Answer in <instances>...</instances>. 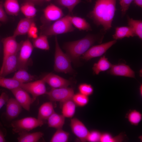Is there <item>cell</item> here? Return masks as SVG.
I'll list each match as a JSON object with an SVG mask.
<instances>
[{
    "label": "cell",
    "instance_id": "obj_1",
    "mask_svg": "<svg viewBox=\"0 0 142 142\" xmlns=\"http://www.w3.org/2000/svg\"><path fill=\"white\" fill-rule=\"evenodd\" d=\"M116 0H97L94 7L88 16L106 33L112 27L115 12Z\"/></svg>",
    "mask_w": 142,
    "mask_h": 142
},
{
    "label": "cell",
    "instance_id": "obj_2",
    "mask_svg": "<svg viewBox=\"0 0 142 142\" xmlns=\"http://www.w3.org/2000/svg\"><path fill=\"white\" fill-rule=\"evenodd\" d=\"M106 33L101 29L97 34H88L80 39L67 42L64 48L71 61L78 63L81 56L95 43H102Z\"/></svg>",
    "mask_w": 142,
    "mask_h": 142
},
{
    "label": "cell",
    "instance_id": "obj_3",
    "mask_svg": "<svg viewBox=\"0 0 142 142\" xmlns=\"http://www.w3.org/2000/svg\"><path fill=\"white\" fill-rule=\"evenodd\" d=\"M69 16L68 14L54 22L52 24L44 26L41 34L48 36L73 31L75 28L70 21Z\"/></svg>",
    "mask_w": 142,
    "mask_h": 142
},
{
    "label": "cell",
    "instance_id": "obj_4",
    "mask_svg": "<svg viewBox=\"0 0 142 142\" xmlns=\"http://www.w3.org/2000/svg\"><path fill=\"white\" fill-rule=\"evenodd\" d=\"M55 42L54 70L57 72L66 73H72L73 70L71 65V60L60 48L56 36L55 38Z\"/></svg>",
    "mask_w": 142,
    "mask_h": 142
},
{
    "label": "cell",
    "instance_id": "obj_5",
    "mask_svg": "<svg viewBox=\"0 0 142 142\" xmlns=\"http://www.w3.org/2000/svg\"><path fill=\"white\" fill-rule=\"evenodd\" d=\"M44 121L35 118L27 117L13 121L10 126L12 127L14 133H19L22 132H28L37 127L42 126L44 124Z\"/></svg>",
    "mask_w": 142,
    "mask_h": 142
},
{
    "label": "cell",
    "instance_id": "obj_6",
    "mask_svg": "<svg viewBox=\"0 0 142 142\" xmlns=\"http://www.w3.org/2000/svg\"><path fill=\"white\" fill-rule=\"evenodd\" d=\"M6 111L2 115V120L5 126H8L9 123L17 117L22 110V107L15 98H9L7 102Z\"/></svg>",
    "mask_w": 142,
    "mask_h": 142
},
{
    "label": "cell",
    "instance_id": "obj_7",
    "mask_svg": "<svg viewBox=\"0 0 142 142\" xmlns=\"http://www.w3.org/2000/svg\"><path fill=\"white\" fill-rule=\"evenodd\" d=\"M34 48L33 44L29 39L21 42L18 55V70L27 69L28 60Z\"/></svg>",
    "mask_w": 142,
    "mask_h": 142
},
{
    "label": "cell",
    "instance_id": "obj_8",
    "mask_svg": "<svg viewBox=\"0 0 142 142\" xmlns=\"http://www.w3.org/2000/svg\"><path fill=\"white\" fill-rule=\"evenodd\" d=\"M116 42L117 40L114 39L92 46L82 55L80 58L85 60L88 61L92 58L101 56Z\"/></svg>",
    "mask_w": 142,
    "mask_h": 142
},
{
    "label": "cell",
    "instance_id": "obj_9",
    "mask_svg": "<svg viewBox=\"0 0 142 142\" xmlns=\"http://www.w3.org/2000/svg\"><path fill=\"white\" fill-rule=\"evenodd\" d=\"M74 90L67 87L52 88L47 92L46 94L50 100L63 103L68 100L72 99L74 94Z\"/></svg>",
    "mask_w": 142,
    "mask_h": 142
},
{
    "label": "cell",
    "instance_id": "obj_10",
    "mask_svg": "<svg viewBox=\"0 0 142 142\" xmlns=\"http://www.w3.org/2000/svg\"><path fill=\"white\" fill-rule=\"evenodd\" d=\"M45 83L42 79L33 82L22 83L20 87L31 94L33 102L38 96L46 94L47 92Z\"/></svg>",
    "mask_w": 142,
    "mask_h": 142
},
{
    "label": "cell",
    "instance_id": "obj_11",
    "mask_svg": "<svg viewBox=\"0 0 142 142\" xmlns=\"http://www.w3.org/2000/svg\"><path fill=\"white\" fill-rule=\"evenodd\" d=\"M1 42L3 46L2 65L8 57L18 52L21 46V42L18 43L16 39V37L13 36L3 38Z\"/></svg>",
    "mask_w": 142,
    "mask_h": 142
},
{
    "label": "cell",
    "instance_id": "obj_12",
    "mask_svg": "<svg viewBox=\"0 0 142 142\" xmlns=\"http://www.w3.org/2000/svg\"><path fill=\"white\" fill-rule=\"evenodd\" d=\"M43 21L46 24L55 22L63 17L64 13L61 8L55 4L51 3L43 10Z\"/></svg>",
    "mask_w": 142,
    "mask_h": 142
},
{
    "label": "cell",
    "instance_id": "obj_13",
    "mask_svg": "<svg viewBox=\"0 0 142 142\" xmlns=\"http://www.w3.org/2000/svg\"><path fill=\"white\" fill-rule=\"evenodd\" d=\"M11 90L22 107L29 111L31 105L33 102L32 98L30 97L28 93L20 87Z\"/></svg>",
    "mask_w": 142,
    "mask_h": 142
},
{
    "label": "cell",
    "instance_id": "obj_14",
    "mask_svg": "<svg viewBox=\"0 0 142 142\" xmlns=\"http://www.w3.org/2000/svg\"><path fill=\"white\" fill-rule=\"evenodd\" d=\"M70 126L73 133L82 142L87 141L89 132L83 123L76 118L70 120Z\"/></svg>",
    "mask_w": 142,
    "mask_h": 142
},
{
    "label": "cell",
    "instance_id": "obj_15",
    "mask_svg": "<svg viewBox=\"0 0 142 142\" xmlns=\"http://www.w3.org/2000/svg\"><path fill=\"white\" fill-rule=\"evenodd\" d=\"M18 52L12 54L6 59L0 69V76L5 77L18 70Z\"/></svg>",
    "mask_w": 142,
    "mask_h": 142
},
{
    "label": "cell",
    "instance_id": "obj_16",
    "mask_svg": "<svg viewBox=\"0 0 142 142\" xmlns=\"http://www.w3.org/2000/svg\"><path fill=\"white\" fill-rule=\"evenodd\" d=\"M108 72L114 76L135 78L134 71L129 66L124 63L112 65Z\"/></svg>",
    "mask_w": 142,
    "mask_h": 142
},
{
    "label": "cell",
    "instance_id": "obj_17",
    "mask_svg": "<svg viewBox=\"0 0 142 142\" xmlns=\"http://www.w3.org/2000/svg\"><path fill=\"white\" fill-rule=\"evenodd\" d=\"M42 79L52 88L67 87L71 84L69 80L52 73L46 75Z\"/></svg>",
    "mask_w": 142,
    "mask_h": 142
},
{
    "label": "cell",
    "instance_id": "obj_18",
    "mask_svg": "<svg viewBox=\"0 0 142 142\" xmlns=\"http://www.w3.org/2000/svg\"><path fill=\"white\" fill-rule=\"evenodd\" d=\"M34 22V18L26 17L22 19L19 22L12 36L16 38L18 36L27 34L31 25Z\"/></svg>",
    "mask_w": 142,
    "mask_h": 142
},
{
    "label": "cell",
    "instance_id": "obj_19",
    "mask_svg": "<svg viewBox=\"0 0 142 142\" xmlns=\"http://www.w3.org/2000/svg\"><path fill=\"white\" fill-rule=\"evenodd\" d=\"M55 112L53 105L51 102H45L40 107L38 110L37 118L44 121Z\"/></svg>",
    "mask_w": 142,
    "mask_h": 142
},
{
    "label": "cell",
    "instance_id": "obj_20",
    "mask_svg": "<svg viewBox=\"0 0 142 142\" xmlns=\"http://www.w3.org/2000/svg\"><path fill=\"white\" fill-rule=\"evenodd\" d=\"M136 36L132 28L129 26L117 27L115 28L114 34L112 35L113 39H121L125 37Z\"/></svg>",
    "mask_w": 142,
    "mask_h": 142
},
{
    "label": "cell",
    "instance_id": "obj_21",
    "mask_svg": "<svg viewBox=\"0 0 142 142\" xmlns=\"http://www.w3.org/2000/svg\"><path fill=\"white\" fill-rule=\"evenodd\" d=\"M17 139L19 142H36L43 136V133L40 131L33 133L24 132L18 133Z\"/></svg>",
    "mask_w": 142,
    "mask_h": 142
},
{
    "label": "cell",
    "instance_id": "obj_22",
    "mask_svg": "<svg viewBox=\"0 0 142 142\" xmlns=\"http://www.w3.org/2000/svg\"><path fill=\"white\" fill-rule=\"evenodd\" d=\"M112 64L109 61L105 55L101 57L98 62L95 63L92 68L93 73L98 75L100 72L110 69Z\"/></svg>",
    "mask_w": 142,
    "mask_h": 142
},
{
    "label": "cell",
    "instance_id": "obj_23",
    "mask_svg": "<svg viewBox=\"0 0 142 142\" xmlns=\"http://www.w3.org/2000/svg\"><path fill=\"white\" fill-rule=\"evenodd\" d=\"M65 117L62 114L60 115L55 112L48 119L49 127L57 129H62L64 124Z\"/></svg>",
    "mask_w": 142,
    "mask_h": 142
},
{
    "label": "cell",
    "instance_id": "obj_24",
    "mask_svg": "<svg viewBox=\"0 0 142 142\" xmlns=\"http://www.w3.org/2000/svg\"><path fill=\"white\" fill-rule=\"evenodd\" d=\"M69 19L73 26L79 30L86 31L92 30L90 24L85 18L70 15Z\"/></svg>",
    "mask_w": 142,
    "mask_h": 142
},
{
    "label": "cell",
    "instance_id": "obj_25",
    "mask_svg": "<svg viewBox=\"0 0 142 142\" xmlns=\"http://www.w3.org/2000/svg\"><path fill=\"white\" fill-rule=\"evenodd\" d=\"M3 6L6 13L10 15L17 16L20 10L18 0H5Z\"/></svg>",
    "mask_w": 142,
    "mask_h": 142
},
{
    "label": "cell",
    "instance_id": "obj_26",
    "mask_svg": "<svg viewBox=\"0 0 142 142\" xmlns=\"http://www.w3.org/2000/svg\"><path fill=\"white\" fill-rule=\"evenodd\" d=\"M12 78L21 83H26L32 82L35 77L28 73L26 70L20 69L15 73Z\"/></svg>",
    "mask_w": 142,
    "mask_h": 142
},
{
    "label": "cell",
    "instance_id": "obj_27",
    "mask_svg": "<svg viewBox=\"0 0 142 142\" xmlns=\"http://www.w3.org/2000/svg\"><path fill=\"white\" fill-rule=\"evenodd\" d=\"M62 108V115L65 118H71L75 114L76 105L72 99L64 102Z\"/></svg>",
    "mask_w": 142,
    "mask_h": 142
},
{
    "label": "cell",
    "instance_id": "obj_28",
    "mask_svg": "<svg viewBox=\"0 0 142 142\" xmlns=\"http://www.w3.org/2000/svg\"><path fill=\"white\" fill-rule=\"evenodd\" d=\"M128 26L133 30L136 36L142 39V21L141 20H135L127 16Z\"/></svg>",
    "mask_w": 142,
    "mask_h": 142
},
{
    "label": "cell",
    "instance_id": "obj_29",
    "mask_svg": "<svg viewBox=\"0 0 142 142\" xmlns=\"http://www.w3.org/2000/svg\"><path fill=\"white\" fill-rule=\"evenodd\" d=\"M20 10L26 17L28 18H34L37 12L35 4L27 1L22 4L20 7Z\"/></svg>",
    "mask_w": 142,
    "mask_h": 142
},
{
    "label": "cell",
    "instance_id": "obj_30",
    "mask_svg": "<svg viewBox=\"0 0 142 142\" xmlns=\"http://www.w3.org/2000/svg\"><path fill=\"white\" fill-rule=\"evenodd\" d=\"M33 45L34 47L45 50L49 49L47 36L41 34L37 38L33 39Z\"/></svg>",
    "mask_w": 142,
    "mask_h": 142
},
{
    "label": "cell",
    "instance_id": "obj_31",
    "mask_svg": "<svg viewBox=\"0 0 142 142\" xmlns=\"http://www.w3.org/2000/svg\"><path fill=\"white\" fill-rule=\"evenodd\" d=\"M21 83L12 78H7L0 76V87L10 90L20 87Z\"/></svg>",
    "mask_w": 142,
    "mask_h": 142
},
{
    "label": "cell",
    "instance_id": "obj_32",
    "mask_svg": "<svg viewBox=\"0 0 142 142\" xmlns=\"http://www.w3.org/2000/svg\"><path fill=\"white\" fill-rule=\"evenodd\" d=\"M69 133L62 129H57L50 140V142H67L69 136Z\"/></svg>",
    "mask_w": 142,
    "mask_h": 142
},
{
    "label": "cell",
    "instance_id": "obj_33",
    "mask_svg": "<svg viewBox=\"0 0 142 142\" xmlns=\"http://www.w3.org/2000/svg\"><path fill=\"white\" fill-rule=\"evenodd\" d=\"M58 5L67 8L70 13L72 12L74 8L81 2V0H54Z\"/></svg>",
    "mask_w": 142,
    "mask_h": 142
},
{
    "label": "cell",
    "instance_id": "obj_34",
    "mask_svg": "<svg viewBox=\"0 0 142 142\" xmlns=\"http://www.w3.org/2000/svg\"><path fill=\"white\" fill-rule=\"evenodd\" d=\"M72 100L76 105L81 107L86 105L89 100L88 96L80 93L74 94Z\"/></svg>",
    "mask_w": 142,
    "mask_h": 142
},
{
    "label": "cell",
    "instance_id": "obj_35",
    "mask_svg": "<svg viewBox=\"0 0 142 142\" xmlns=\"http://www.w3.org/2000/svg\"><path fill=\"white\" fill-rule=\"evenodd\" d=\"M128 118L129 121L131 124L136 125L141 121L142 115L139 112L134 110L129 113Z\"/></svg>",
    "mask_w": 142,
    "mask_h": 142
},
{
    "label": "cell",
    "instance_id": "obj_36",
    "mask_svg": "<svg viewBox=\"0 0 142 142\" xmlns=\"http://www.w3.org/2000/svg\"><path fill=\"white\" fill-rule=\"evenodd\" d=\"M80 93L88 96L92 95L93 92V89L92 86L87 83L80 84L78 87Z\"/></svg>",
    "mask_w": 142,
    "mask_h": 142
},
{
    "label": "cell",
    "instance_id": "obj_37",
    "mask_svg": "<svg viewBox=\"0 0 142 142\" xmlns=\"http://www.w3.org/2000/svg\"><path fill=\"white\" fill-rule=\"evenodd\" d=\"M120 6L122 17L124 16L133 0H118Z\"/></svg>",
    "mask_w": 142,
    "mask_h": 142
},
{
    "label": "cell",
    "instance_id": "obj_38",
    "mask_svg": "<svg viewBox=\"0 0 142 142\" xmlns=\"http://www.w3.org/2000/svg\"><path fill=\"white\" fill-rule=\"evenodd\" d=\"M101 135V134L97 131L89 132L87 138V141L91 142L100 141Z\"/></svg>",
    "mask_w": 142,
    "mask_h": 142
},
{
    "label": "cell",
    "instance_id": "obj_39",
    "mask_svg": "<svg viewBox=\"0 0 142 142\" xmlns=\"http://www.w3.org/2000/svg\"><path fill=\"white\" fill-rule=\"evenodd\" d=\"M38 29L34 22L31 25L27 34L29 37L35 39L38 37Z\"/></svg>",
    "mask_w": 142,
    "mask_h": 142
},
{
    "label": "cell",
    "instance_id": "obj_40",
    "mask_svg": "<svg viewBox=\"0 0 142 142\" xmlns=\"http://www.w3.org/2000/svg\"><path fill=\"white\" fill-rule=\"evenodd\" d=\"M117 139L113 138L108 133H104L101 134L100 139V142H114L117 141Z\"/></svg>",
    "mask_w": 142,
    "mask_h": 142
},
{
    "label": "cell",
    "instance_id": "obj_41",
    "mask_svg": "<svg viewBox=\"0 0 142 142\" xmlns=\"http://www.w3.org/2000/svg\"><path fill=\"white\" fill-rule=\"evenodd\" d=\"M3 3L2 1L0 2V21L6 23L8 20L6 13L3 8Z\"/></svg>",
    "mask_w": 142,
    "mask_h": 142
},
{
    "label": "cell",
    "instance_id": "obj_42",
    "mask_svg": "<svg viewBox=\"0 0 142 142\" xmlns=\"http://www.w3.org/2000/svg\"><path fill=\"white\" fill-rule=\"evenodd\" d=\"M7 93L5 92H2L0 95V109L7 103L9 99Z\"/></svg>",
    "mask_w": 142,
    "mask_h": 142
},
{
    "label": "cell",
    "instance_id": "obj_43",
    "mask_svg": "<svg viewBox=\"0 0 142 142\" xmlns=\"http://www.w3.org/2000/svg\"><path fill=\"white\" fill-rule=\"evenodd\" d=\"M7 130L0 122V142H6L5 137L7 134Z\"/></svg>",
    "mask_w": 142,
    "mask_h": 142
},
{
    "label": "cell",
    "instance_id": "obj_44",
    "mask_svg": "<svg viewBox=\"0 0 142 142\" xmlns=\"http://www.w3.org/2000/svg\"><path fill=\"white\" fill-rule=\"evenodd\" d=\"M26 1L32 3L34 4H41L43 1V0H26Z\"/></svg>",
    "mask_w": 142,
    "mask_h": 142
},
{
    "label": "cell",
    "instance_id": "obj_45",
    "mask_svg": "<svg viewBox=\"0 0 142 142\" xmlns=\"http://www.w3.org/2000/svg\"><path fill=\"white\" fill-rule=\"evenodd\" d=\"M134 3L137 6L142 7V0H133Z\"/></svg>",
    "mask_w": 142,
    "mask_h": 142
},
{
    "label": "cell",
    "instance_id": "obj_46",
    "mask_svg": "<svg viewBox=\"0 0 142 142\" xmlns=\"http://www.w3.org/2000/svg\"><path fill=\"white\" fill-rule=\"evenodd\" d=\"M142 85H140V94L142 95Z\"/></svg>",
    "mask_w": 142,
    "mask_h": 142
},
{
    "label": "cell",
    "instance_id": "obj_47",
    "mask_svg": "<svg viewBox=\"0 0 142 142\" xmlns=\"http://www.w3.org/2000/svg\"><path fill=\"white\" fill-rule=\"evenodd\" d=\"M43 1H45L46 2H48L50 1L51 0H43Z\"/></svg>",
    "mask_w": 142,
    "mask_h": 142
},
{
    "label": "cell",
    "instance_id": "obj_48",
    "mask_svg": "<svg viewBox=\"0 0 142 142\" xmlns=\"http://www.w3.org/2000/svg\"><path fill=\"white\" fill-rule=\"evenodd\" d=\"M88 2H90L92 1V0H86Z\"/></svg>",
    "mask_w": 142,
    "mask_h": 142
}]
</instances>
